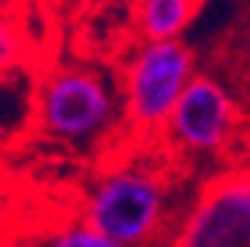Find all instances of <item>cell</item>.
<instances>
[{"label":"cell","instance_id":"8","mask_svg":"<svg viewBox=\"0 0 250 247\" xmlns=\"http://www.w3.org/2000/svg\"><path fill=\"white\" fill-rule=\"evenodd\" d=\"M25 57V36L11 19H0V79L19 71Z\"/></svg>","mask_w":250,"mask_h":247},{"label":"cell","instance_id":"2","mask_svg":"<svg viewBox=\"0 0 250 247\" xmlns=\"http://www.w3.org/2000/svg\"><path fill=\"white\" fill-rule=\"evenodd\" d=\"M38 128L68 147L90 149L125 120L120 82L84 62H60L33 93Z\"/></svg>","mask_w":250,"mask_h":247},{"label":"cell","instance_id":"3","mask_svg":"<svg viewBox=\"0 0 250 247\" xmlns=\"http://www.w3.org/2000/svg\"><path fill=\"white\" fill-rule=\"evenodd\" d=\"M196 74L199 60L188 41H142L120 76L125 123L139 136H163Z\"/></svg>","mask_w":250,"mask_h":247},{"label":"cell","instance_id":"4","mask_svg":"<svg viewBox=\"0 0 250 247\" xmlns=\"http://www.w3.org/2000/svg\"><path fill=\"white\" fill-rule=\"evenodd\" d=\"M242 109L220 76L199 71L180 98L163 136L182 161L229 158L242 139Z\"/></svg>","mask_w":250,"mask_h":247},{"label":"cell","instance_id":"5","mask_svg":"<svg viewBox=\"0 0 250 247\" xmlns=\"http://www.w3.org/2000/svg\"><path fill=\"white\" fill-rule=\"evenodd\" d=\"M169 247H250V163H231L196 187Z\"/></svg>","mask_w":250,"mask_h":247},{"label":"cell","instance_id":"9","mask_svg":"<svg viewBox=\"0 0 250 247\" xmlns=\"http://www.w3.org/2000/svg\"><path fill=\"white\" fill-rule=\"evenodd\" d=\"M234 55L239 57V62H242L245 68H250V22L242 25V30L237 33V49H234Z\"/></svg>","mask_w":250,"mask_h":247},{"label":"cell","instance_id":"10","mask_svg":"<svg viewBox=\"0 0 250 247\" xmlns=\"http://www.w3.org/2000/svg\"><path fill=\"white\" fill-rule=\"evenodd\" d=\"M14 3L17 0H0V19H8V11H11Z\"/></svg>","mask_w":250,"mask_h":247},{"label":"cell","instance_id":"6","mask_svg":"<svg viewBox=\"0 0 250 247\" xmlns=\"http://www.w3.org/2000/svg\"><path fill=\"white\" fill-rule=\"evenodd\" d=\"M142 41H177L196 22L204 0H131Z\"/></svg>","mask_w":250,"mask_h":247},{"label":"cell","instance_id":"1","mask_svg":"<svg viewBox=\"0 0 250 247\" xmlns=\"http://www.w3.org/2000/svg\"><path fill=\"white\" fill-rule=\"evenodd\" d=\"M166 163L123 161L93 179L82 223L125 247H169L188 206Z\"/></svg>","mask_w":250,"mask_h":247},{"label":"cell","instance_id":"7","mask_svg":"<svg viewBox=\"0 0 250 247\" xmlns=\"http://www.w3.org/2000/svg\"><path fill=\"white\" fill-rule=\"evenodd\" d=\"M36 247H125V245L109 239L106 234L95 231L87 223H74V226H65V228L44 236Z\"/></svg>","mask_w":250,"mask_h":247}]
</instances>
